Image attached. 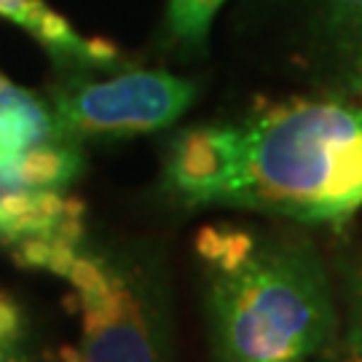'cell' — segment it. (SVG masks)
Returning <instances> with one entry per match:
<instances>
[{
	"label": "cell",
	"mask_w": 362,
	"mask_h": 362,
	"mask_svg": "<svg viewBox=\"0 0 362 362\" xmlns=\"http://www.w3.org/2000/svg\"><path fill=\"white\" fill-rule=\"evenodd\" d=\"M194 255L212 362H314L336 341L330 274L306 236L212 223Z\"/></svg>",
	"instance_id": "cell-1"
},
{
	"label": "cell",
	"mask_w": 362,
	"mask_h": 362,
	"mask_svg": "<svg viewBox=\"0 0 362 362\" xmlns=\"http://www.w3.org/2000/svg\"><path fill=\"white\" fill-rule=\"evenodd\" d=\"M231 124L220 209L344 226L362 209V103L296 97Z\"/></svg>",
	"instance_id": "cell-2"
},
{
	"label": "cell",
	"mask_w": 362,
	"mask_h": 362,
	"mask_svg": "<svg viewBox=\"0 0 362 362\" xmlns=\"http://www.w3.org/2000/svg\"><path fill=\"white\" fill-rule=\"evenodd\" d=\"M35 272L73 293L78 338L59 362H169V306L161 269L143 247L86 231Z\"/></svg>",
	"instance_id": "cell-3"
},
{
	"label": "cell",
	"mask_w": 362,
	"mask_h": 362,
	"mask_svg": "<svg viewBox=\"0 0 362 362\" xmlns=\"http://www.w3.org/2000/svg\"><path fill=\"white\" fill-rule=\"evenodd\" d=\"M199 86L167 70H113L105 78L65 73L49 91L57 129L76 143L127 140L177 124Z\"/></svg>",
	"instance_id": "cell-4"
},
{
	"label": "cell",
	"mask_w": 362,
	"mask_h": 362,
	"mask_svg": "<svg viewBox=\"0 0 362 362\" xmlns=\"http://www.w3.org/2000/svg\"><path fill=\"white\" fill-rule=\"evenodd\" d=\"M86 231V204L70 191L0 194V245L22 269L35 272L49 252L73 245Z\"/></svg>",
	"instance_id": "cell-5"
},
{
	"label": "cell",
	"mask_w": 362,
	"mask_h": 362,
	"mask_svg": "<svg viewBox=\"0 0 362 362\" xmlns=\"http://www.w3.org/2000/svg\"><path fill=\"white\" fill-rule=\"evenodd\" d=\"M0 19L27 33L65 73L116 70L121 65L113 43L81 35L46 0H0Z\"/></svg>",
	"instance_id": "cell-6"
},
{
	"label": "cell",
	"mask_w": 362,
	"mask_h": 362,
	"mask_svg": "<svg viewBox=\"0 0 362 362\" xmlns=\"http://www.w3.org/2000/svg\"><path fill=\"white\" fill-rule=\"evenodd\" d=\"M59 134L49 100L0 73V169Z\"/></svg>",
	"instance_id": "cell-7"
},
{
	"label": "cell",
	"mask_w": 362,
	"mask_h": 362,
	"mask_svg": "<svg viewBox=\"0 0 362 362\" xmlns=\"http://www.w3.org/2000/svg\"><path fill=\"white\" fill-rule=\"evenodd\" d=\"M231 0H169L167 22L172 38L188 49H202L207 43L218 13Z\"/></svg>",
	"instance_id": "cell-8"
},
{
	"label": "cell",
	"mask_w": 362,
	"mask_h": 362,
	"mask_svg": "<svg viewBox=\"0 0 362 362\" xmlns=\"http://www.w3.org/2000/svg\"><path fill=\"white\" fill-rule=\"evenodd\" d=\"M330 30L351 54V86L362 94V0H320Z\"/></svg>",
	"instance_id": "cell-9"
},
{
	"label": "cell",
	"mask_w": 362,
	"mask_h": 362,
	"mask_svg": "<svg viewBox=\"0 0 362 362\" xmlns=\"http://www.w3.org/2000/svg\"><path fill=\"white\" fill-rule=\"evenodd\" d=\"M0 362H33L25 314H0Z\"/></svg>",
	"instance_id": "cell-10"
},
{
	"label": "cell",
	"mask_w": 362,
	"mask_h": 362,
	"mask_svg": "<svg viewBox=\"0 0 362 362\" xmlns=\"http://www.w3.org/2000/svg\"><path fill=\"white\" fill-rule=\"evenodd\" d=\"M346 300H349V349L362 362V258L349 272Z\"/></svg>",
	"instance_id": "cell-11"
},
{
	"label": "cell",
	"mask_w": 362,
	"mask_h": 362,
	"mask_svg": "<svg viewBox=\"0 0 362 362\" xmlns=\"http://www.w3.org/2000/svg\"><path fill=\"white\" fill-rule=\"evenodd\" d=\"M344 362H360V360H357L354 354H349V357H346V360H344Z\"/></svg>",
	"instance_id": "cell-12"
},
{
	"label": "cell",
	"mask_w": 362,
	"mask_h": 362,
	"mask_svg": "<svg viewBox=\"0 0 362 362\" xmlns=\"http://www.w3.org/2000/svg\"><path fill=\"white\" fill-rule=\"evenodd\" d=\"M357 100H360V103H362V94H357Z\"/></svg>",
	"instance_id": "cell-13"
}]
</instances>
